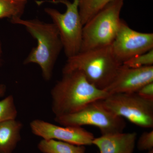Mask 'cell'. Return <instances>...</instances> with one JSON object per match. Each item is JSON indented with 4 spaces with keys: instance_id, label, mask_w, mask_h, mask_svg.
<instances>
[{
    "instance_id": "obj_1",
    "label": "cell",
    "mask_w": 153,
    "mask_h": 153,
    "mask_svg": "<svg viewBox=\"0 0 153 153\" xmlns=\"http://www.w3.org/2000/svg\"><path fill=\"white\" fill-rule=\"evenodd\" d=\"M52 109L55 117L74 113L91 102L109 95L86 79L78 70L63 73V77L51 91Z\"/></svg>"
},
{
    "instance_id": "obj_2",
    "label": "cell",
    "mask_w": 153,
    "mask_h": 153,
    "mask_svg": "<svg viewBox=\"0 0 153 153\" xmlns=\"http://www.w3.org/2000/svg\"><path fill=\"white\" fill-rule=\"evenodd\" d=\"M11 22L25 27L37 41V46L31 50L24 60V64H38L44 79L49 81L52 78L56 60L63 49L56 26L53 23H45L38 19L25 20L18 17L11 19Z\"/></svg>"
},
{
    "instance_id": "obj_3",
    "label": "cell",
    "mask_w": 153,
    "mask_h": 153,
    "mask_svg": "<svg viewBox=\"0 0 153 153\" xmlns=\"http://www.w3.org/2000/svg\"><path fill=\"white\" fill-rule=\"evenodd\" d=\"M122 64L108 46L80 52L67 58L63 73L78 70L96 87L105 90Z\"/></svg>"
},
{
    "instance_id": "obj_4",
    "label": "cell",
    "mask_w": 153,
    "mask_h": 153,
    "mask_svg": "<svg viewBox=\"0 0 153 153\" xmlns=\"http://www.w3.org/2000/svg\"><path fill=\"white\" fill-rule=\"evenodd\" d=\"M124 1L108 3L83 25L80 52L112 44L122 22L120 16Z\"/></svg>"
},
{
    "instance_id": "obj_5",
    "label": "cell",
    "mask_w": 153,
    "mask_h": 153,
    "mask_svg": "<svg viewBox=\"0 0 153 153\" xmlns=\"http://www.w3.org/2000/svg\"><path fill=\"white\" fill-rule=\"evenodd\" d=\"M39 5L45 2L63 4L66 7L65 13L52 8L44 11L52 19L58 30L65 55L67 58L80 52L82 43V25L78 8V0H43L36 1Z\"/></svg>"
},
{
    "instance_id": "obj_6",
    "label": "cell",
    "mask_w": 153,
    "mask_h": 153,
    "mask_svg": "<svg viewBox=\"0 0 153 153\" xmlns=\"http://www.w3.org/2000/svg\"><path fill=\"white\" fill-rule=\"evenodd\" d=\"M55 120L63 126L96 127L102 135L123 132L126 126L124 119L107 109L101 100L91 102L74 113L55 117Z\"/></svg>"
},
{
    "instance_id": "obj_7",
    "label": "cell",
    "mask_w": 153,
    "mask_h": 153,
    "mask_svg": "<svg viewBox=\"0 0 153 153\" xmlns=\"http://www.w3.org/2000/svg\"><path fill=\"white\" fill-rule=\"evenodd\" d=\"M101 101L118 116L140 127H153V100L143 98L135 92L109 94Z\"/></svg>"
},
{
    "instance_id": "obj_8",
    "label": "cell",
    "mask_w": 153,
    "mask_h": 153,
    "mask_svg": "<svg viewBox=\"0 0 153 153\" xmlns=\"http://www.w3.org/2000/svg\"><path fill=\"white\" fill-rule=\"evenodd\" d=\"M111 47L115 57L123 64L132 57L153 49V34L133 30L123 20Z\"/></svg>"
},
{
    "instance_id": "obj_9",
    "label": "cell",
    "mask_w": 153,
    "mask_h": 153,
    "mask_svg": "<svg viewBox=\"0 0 153 153\" xmlns=\"http://www.w3.org/2000/svg\"><path fill=\"white\" fill-rule=\"evenodd\" d=\"M33 133L43 139L55 140L79 146L92 145L93 134L82 127L59 126L40 119L32 121Z\"/></svg>"
},
{
    "instance_id": "obj_10",
    "label": "cell",
    "mask_w": 153,
    "mask_h": 153,
    "mask_svg": "<svg viewBox=\"0 0 153 153\" xmlns=\"http://www.w3.org/2000/svg\"><path fill=\"white\" fill-rule=\"evenodd\" d=\"M153 82V66L131 68L122 64L108 86L105 89L110 94L135 93Z\"/></svg>"
},
{
    "instance_id": "obj_11",
    "label": "cell",
    "mask_w": 153,
    "mask_h": 153,
    "mask_svg": "<svg viewBox=\"0 0 153 153\" xmlns=\"http://www.w3.org/2000/svg\"><path fill=\"white\" fill-rule=\"evenodd\" d=\"M136 133H118L102 135L94 138L92 144L99 149L100 153H133Z\"/></svg>"
},
{
    "instance_id": "obj_12",
    "label": "cell",
    "mask_w": 153,
    "mask_h": 153,
    "mask_svg": "<svg viewBox=\"0 0 153 153\" xmlns=\"http://www.w3.org/2000/svg\"><path fill=\"white\" fill-rule=\"evenodd\" d=\"M22 127L16 119L0 123V153H13L21 140Z\"/></svg>"
},
{
    "instance_id": "obj_13",
    "label": "cell",
    "mask_w": 153,
    "mask_h": 153,
    "mask_svg": "<svg viewBox=\"0 0 153 153\" xmlns=\"http://www.w3.org/2000/svg\"><path fill=\"white\" fill-rule=\"evenodd\" d=\"M38 147L43 153H85V146L55 140L42 139Z\"/></svg>"
},
{
    "instance_id": "obj_14",
    "label": "cell",
    "mask_w": 153,
    "mask_h": 153,
    "mask_svg": "<svg viewBox=\"0 0 153 153\" xmlns=\"http://www.w3.org/2000/svg\"><path fill=\"white\" fill-rule=\"evenodd\" d=\"M114 0H78L79 12L82 25L98 13L108 3Z\"/></svg>"
},
{
    "instance_id": "obj_15",
    "label": "cell",
    "mask_w": 153,
    "mask_h": 153,
    "mask_svg": "<svg viewBox=\"0 0 153 153\" xmlns=\"http://www.w3.org/2000/svg\"><path fill=\"white\" fill-rule=\"evenodd\" d=\"M26 1L0 0V19L21 17L25 12Z\"/></svg>"
},
{
    "instance_id": "obj_16",
    "label": "cell",
    "mask_w": 153,
    "mask_h": 153,
    "mask_svg": "<svg viewBox=\"0 0 153 153\" xmlns=\"http://www.w3.org/2000/svg\"><path fill=\"white\" fill-rule=\"evenodd\" d=\"M17 114L18 111L13 96L9 95L0 100V123L16 119Z\"/></svg>"
},
{
    "instance_id": "obj_17",
    "label": "cell",
    "mask_w": 153,
    "mask_h": 153,
    "mask_svg": "<svg viewBox=\"0 0 153 153\" xmlns=\"http://www.w3.org/2000/svg\"><path fill=\"white\" fill-rule=\"evenodd\" d=\"M131 68H140L153 66V49L132 57L123 63Z\"/></svg>"
},
{
    "instance_id": "obj_18",
    "label": "cell",
    "mask_w": 153,
    "mask_h": 153,
    "mask_svg": "<svg viewBox=\"0 0 153 153\" xmlns=\"http://www.w3.org/2000/svg\"><path fill=\"white\" fill-rule=\"evenodd\" d=\"M137 146L141 151L153 149V130L143 133L138 140Z\"/></svg>"
},
{
    "instance_id": "obj_19",
    "label": "cell",
    "mask_w": 153,
    "mask_h": 153,
    "mask_svg": "<svg viewBox=\"0 0 153 153\" xmlns=\"http://www.w3.org/2000/svg\"><path fill=\"white\" fill-rule=\"evenodd\" d=\"M137 93L143 98L153 100V82L143 86Z\"/></svg>"
},
{
    "instance_id": "obj_20",
    "label": "cell",
    "mask_w": 153,
    "mask_h": 153,
    "mask_svg": "<svg viewBox=\"0 0 153 153\" xmlns=\"http://www.w3.org/2000/svg\"><path fill=\"white\" fill-rule=\"evenodd\" d=\"M6 91V87L4 84H0V97L4 95Z\"/></svg>"
},
{
    "instance_id": "obj_21",
    "label": "cell",
    "mask_w": 153,
    "mask_h": 153,
    "mask_svg": "<svg viewBox=\"0 0 153 153\" xmlns=\"http://www.w3.org/2000/svg\"><path fill=\"white\" fill-rule=\"evenodd\" d=\"M2 53V46L1 41V38H0V67H1V65Z\"/></svg>"
},
{
    "instance_id": "obj_22",
    "label": "cell",
    "mask_w": 153,
    "mask_h": 153,
    "mask_svg": "<svg viewBox=\"0 0 153 153\" xmlns=\"http://www.w3.org/2000/svg\"><path fill=\"white\" fill-rule=\"evenodd\" d=\"M146 153H153V149L151 150L148 151Z\"/></svg>"
},
{
    "instance_id": "obj_23",
    "label": "cell",
    "mask_w": 153,
    "mask_h": 153,
    "mask_svg": "<svg viewBox=\"0 0 153 153\" xmlns=\"http://www.w3.org/2000/svg\"><path fill=\"white\" fill-rule=\"evenodd\" d=\"M19 1H26V0H19Z\"/></svg>"
}]
</instances>
